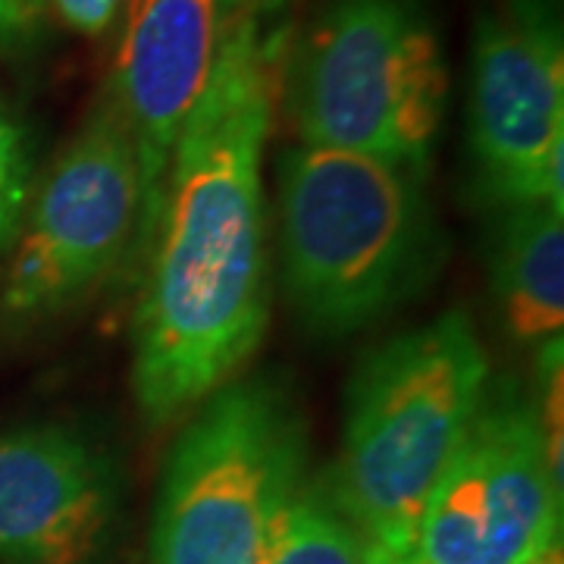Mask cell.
Instances as JSON below:
<instances>
[{"instance_id": "obj_1", "label": "cell", "mask_w": 564, "mask_h": 564, "mask_svg": "<svg viewBox=\"0 0 564 564\" xmlns=\"http://www.w3.org/2000/svg\"><path fill=\"white\" fill-rule=\"evenodd\" d=\"M292 39V0H251L173 148L135 307L132 386L154 426L229 383L267 333L263 154Z\"/></svg>"}, {"instance_id": "obj_2", "label": "cell", "mask_w": 564, "mask_h": 564, "mask_svg": "<svg viewBox=\"0 0 564 564\" xmlns=\"http://www.w3.org/2000/svg\"><path fill=\"white\" fill-rule=\"evenodd\" d=\"M285 299L321 336H348L414 299L443 258L423 180L351 151L299 144L280 161Z\"/></svg>"}, {"instance_id": "obj_3", "label": "cell", "mask_w": 564, "mask_h": 564, "mask_svg": "<svg viewBox=\"0 0 564 564\" xmlns=\"http://www.w3.org/2000/svg\"><path fill=\"white\" fill-rule=\"evenodd\" d=\"M489 361L462 311L383 343L348 389L339 462L323 480L373 552L411 558L421 514L486 402Z\"/></svg>"}, {"instance_id": "obj_4", "label": "cell", "mask_w": 564, "mask_h": 564, "mask_svg": "<svg viewBox=\"0 0 564 564\" xmlns=\"http://www.w3.org/2000/svg\"><path fill=\"white\" fill-rule=\"evenodd\" d=\"M280 98L307 148L426 180L448 98L436 25L421 0H329L292 39Z\"/></svg>"}, {"instance_id": "obj_5", "label": "cell", "mask_w": 564, "mask_h": 564, "mask_svg": "<svg viewBox=\"0 0 564 564\" xmlns=\"http://www.w3.org/2000/svg\"><path fill=\"white\" fill-rule=\"evenodd\" d=\"M304 458L302 408L282 386L239 380L210 392L163 470L151 564H261Z\"/></svg>"}, {"instance_id": "obj_6", "label": "cell", "mask_w": 564, "mask_h": 564, "mask_svg": "<svg viewBox=\"0 0 564 564\" xmlns=\"http://www.w3.org/2000/svg\"><path fill=\"white\" fill-rule=\"evenodd\" d=\"M141 180L129 126L101 95L41 185L3 282V311L44 317L82 299L139 242Z\"/></svg>"}, {"instance_id": "obj_7", "label": "cell", "mask_w": 564, "mask_h": 564, "mask_svg": "<svg viewBox=\"0 0 564 564\" xmlns=\"http://www.w3.org/2000/svg\"><path fill=\"white\" fill-rule=\"evenodd\" d=\"M470 151L496 207L564 210V44L555 0H496L470 41Z\"/></svg>"}, {"instance_id": "obj_8", "label": "cell", "mask_w": 564, "mask_h": 564, "mask_svg": "<svg viewBox=\"0 0 564 564\" xmlns=\"http://www.w3.org/2000/svg\"><path fill=\"white\" fill-rule=\"evenodd\" d=\"M562 477L552 470L536 408H480L423 508L411 564H530L558 545Z\"/></svg>"}, {"instance_id": "obj_9", "label": "cell", "mask_w": 564, "mask_h": 564, "mask_svg": "<svg viewBox=\"0 0 564 564\" xmlns=\"http://www.w3.org/2000/svg\"><path fill=\"white\" fill-rule=\"evenodd\" d=\"M251 0H129L104 95L129 126L141 180L139 248L158 223L170 158Z\"/></svg>"}, {"instance_id": "obj_10", "label": "cell", "mask_w": 564, "mask_h": 564, "mask_svg": "<svg viewBox=\"0 0 564 564\" xmlns=\"http://www.w3.org/2000/svg\"><path fill=\"white\" fill-rule=\"evenodd\" d=\"M110 455L66 423L0 433V564H85L117 514Z\"/></svg>"}, {"instance_id": "obj_11", "label": "cell", "mask_w": 564, "mask_h": 564, "mask_svg": "<svg viewBox=\"0 0 564 564\" xmlns=\"http://www.w3.org/2000/svg\"><path fill=\"white\" fill-rule=\"evenodd\" d=\"M492 280L505 321L521 339H552L564 321V223L549 202L502 207Z\"/></svg>"}, {"instance_id": "obj_12", "label": "cell", "mask_w": 564, "mask_h": 564, "mask_svg": "<svg viewBox=\"0 0 564 564\" xmlns=\"http://www.w3.org/2000/svg\"><path fill=\"white\" fill-rule=\"evenodd\" d=\"M261 564H370V543L321 480L282 508Z\"/></svg>"}, {"instance_id": "obj_13", "label": "cell", "mask_w": 564, "mask_h": 564, "mask_svg": "<svg viewBox=\"0 0 564 564\" xmlns=\"http://www.w3.org/2000/svg\"><path fill=\"white\" fill-rule=\"evenodd\" d=\"M25 198V139L13 120L0 113V236L17 220Z\"/></svg>"}, {"instance_id": "obj_14", "label": "cell", "mask_w": 564, "mask_h": 564, "mask_svg": "<svg viewBox=\"0 0 564 564\" xmlns=\"http://www.w3.org/2000/svg\"><path fill=\"white\" fill-rule=\"evenodd\" d=\"M47 0H0V47L22 51L39 35Z\"/></svg>"}, {"instance_id": "obj_15", "label": "cell", "mask_w": 564, "mask_h": 564, "mask_svg": "<svg viewBox=\"0 0 564 564\" xmlns=\"http://www.w3.org/2000/svg\"><path fill=\"white\" fill-rule=\"evenodd\" d=\"M120 3L122 0H54L57 17L82 35H101L117 20Z\"/></svg>"}, {"instance_id": "obj_16", "label": "cell", "mask_w": 564, "mask_h": 564, "mask_svg": "<svg viewBox=\"0 0 564 564\" xmlns=\"http://www.w3.org/2000/svg\"><path fill=\"white\" fill-rule=\"evenodd\" d=\"M530 564H562V549L558 545H552V549H545L540 558H533Z\"/></svg>"}]
</instances>
